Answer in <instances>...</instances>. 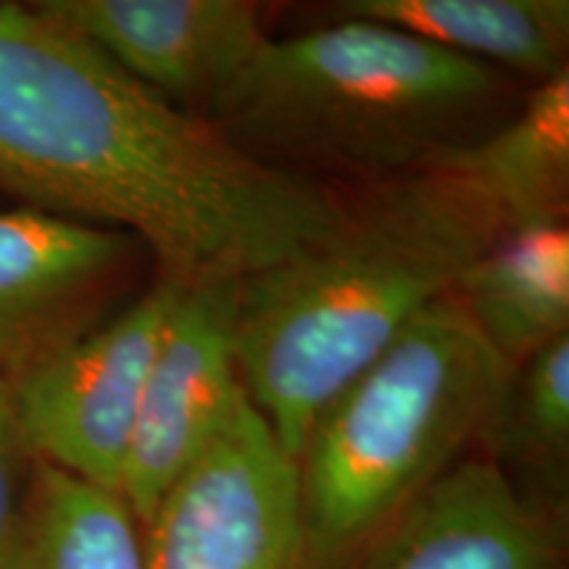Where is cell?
Listing matches in <instances>:
<instances>
[{
  "mask_svg": "<svg viewBox=\"0 0 569 569\" xmlns=\"http://www.w3.org/2000/svg\"><path fill=\"white\" fill-rule=\"evenodd\" d=\"M338 19H365L543 82L567 69V0H343Z\"/></svg>",
  "mask_w": 569,
  "mask_h": 569,
  "instance_id": "obj_12",
  "label": "cell"
},
{
  "mask_svg": "<svg viewBox=\"0 0 569 569\" xmlns=\"http://www.w3.org/2000/svg\"><path fill=\"white\" fill-rule=\"evenodd\" d=\"M234 284L180 288L163 327L119 480L140 528L246 398L232 336Z\"/></svg>",
  "mask_w": 569,
  "mask_h": 569,
  "instance_id": "obj_7",
  "label": "cell"
},
{
  "mask_svg": "<svg viewBox=\"0 0 569 569\" xmlns=\"http://www.w3.org/2000/svg\"><path fill=\"white\" fill-rule=\"evenodd\" d=\"M32 457L27 451L13 407L11 380L0 372V569H6L24 509L27 486L32 475Z\"/></svg>",
  "mask_w": 569,
  "mask_h": 569,
  "instance_id": "obj_16",
  "label": "cell"
},
{
  "mask_svg": "<svg viewBox=\"0 0 569 569\" xmlns=\"http://www.w3.org/2000/svg\"><path fill=\"white\" fill-rule=\"evenodd\" d=\"M480 446L501 469H532L557 486L569 457V332L511 369Z\"/></svg>",
  "mask_w": 569,
  "mask_h": 569,
  "instance_id": "obj_15",
  "label": "cell"
},
{
  "mask_svg": "<svg viewBox=\"0 0 569 569\" xmlns=\"http://www.w3.org/2000/svg\"><path fill=\"white\" fill-rule=\"evenodd\" d=\"M32 6L174 106L209 109L269 38L261 6L251 0H42Z\"/></svg>",
  "mask_w": 569,
  "mask_h": 569,
  "instance_id": "obj_8",
  "label": "cell"
},
{
  "mask_svg": "<svg viewBox=\"0 0 569 569\" xmlns=\"http://www.w3.org/2000/svg\"><path fill=\"white\" fill-rule=\"evenodd\" d=\"M6 569H142V528L119 493L34 461Z\"/></svg>",
  "mask_w": 569,
  "mask_h": 569,
  "instance_id": "obj_14",
  "label": "cell"
},
{
  "mask_svg": "<svg viewBox=\"0 0 569 569\" xmlns=\"http://www.w3.org/2000/svg\"><path fill=\"white\" fill-rule=\"evenodd\" d=\"M498 69L365 19L267 38L209 122L253 159L386 182L480 140Z\"/></svg>",
  "mask_w": 569,
  "mask_h": 569,
  "instance_id": "obj_3",
  "label": "cell"
},
{
  "mask_svg": "<svg viewBox=\"0 0 569 569\" xmlns=\"http://www.w3.org/2000/svg\"><path fill=\"white\" fill-rule=\"evenodd\" d=\"M0 190L124 232L174 288L234 284L325 238L346 201L253 159L34 6H0Z\"/></svg>",
  "mask_w": 569,
  "mask_h": 569,
  "instance_id": "obj_1",
  "label": "cell"
},
{
  "mask_svg": "<svg viewBox=\"0 0 569 569\" xmlns=\"http://www.w3.org/2000/svg\"><path fill=\"white\" fill-rule=\"evenodd\" d=\"M440 161L478 184L507 227L567 219L569 69L538 82L509 122Z\"/></svg>",
  "mask_w": 569,
  "mask_h": 569,
  "instance_id": "obj_13",
  "label": "cell"
},
{
  "mask_svg": "<svg viewBox=\"0 0 569 569\" xmlns=\"http://www.w3.org/2000/svg\"><path fill=\"white\" fill-rule=\"evenodd\" d=\"M132 243L124 232L30 206L0 209V372L101 322Z\"/></svg>",
  "mask_w": 569,
  "mask_h": 569,
  "instance_id": "obj_9",
  "label": "cell"
},
{
  "mask_svg": "<svg viewBox=\"0 0 569 569\" xmlns=\"http://www.w3.org/2000/svg\"><path fill=\"white\" fill-rule=\"evenodd\" d=\"M503 230L478 184L438 161L372 182L336 230L234 284L240 380L290 457L319 409Z\"/></svg>",
  "mask_w": 569,
  "mask_h": 569,
  "instance_id": "obj_2",
  "label": "cell"
},
{
  "mask_svg": "<svg viewBox=\"0 0 569 569\" xmlns=\"http://www.w3.org/2000/svg\"><path fill=\"white\" fill-rule=\"evenodd\" d=\"M451 296L511 369L567 336V219L507 227L459 274Z\"/></svg>",
  "mask_w": 569,
  "mask_h": 569,
  "instance_id": "obj_11",
  "label": "cell"
},
{
  "mask_svg": "<svg viewBox=\"0 0 569 569\" xmlns=\"http://www.w3.org/2000/svg\"><path fill=\"white\" fill-rule=\"evenodd\" d=\"M177 293L156 280L138 301L9 375L32 461L119 493L142 382Z\"/></svg>",
  "mask_w": 569,
  "mask_h": 569,
  "instance_id": "obj_5",
  "label": "cell"
},
{
  "mask_svg": "<svg viewBox=\"0 0 569 569\" xmlns=\"http://www.w3.org/2000/svg\"><path fill=\"white\" fill-rule=\"evenodd\" d=\"M511 367L448 293L319 409L296 457L306 567L353 569L480 443Z\"/></svg>",
  "mask_w": 569,
  "mask_h": 569,
  "instance_id": "obj_4",
  "label": "cell"
},
{
  "mask_svg": "<svg viewBox=\"0 0 569 569\" xmlns=\"http://www.w3.org/2000/svg\"><path fill=\"white\" fill-rule=\"evenodd\" d=\"M543 503L488 457H465L419 493L353 569H559Z\"/></svg>",
  "mask_w": 569,
  "mask_h": 569,
  "instance_id": "obj_10",
  "label": "cell"
},
{
  "mask_svg": "<svg viewBox=\"0 0 569 569\" xmlns=\"http://www.w3.org/2000/svg\"><path fill=\"white\" fill-rule=\"evenodd\" d=\"M142 569H309L296 459L248 396L142 528Z\"/></svg>",
  "mask_w": 569,
  "mask_h": 569,
  "instance_id": "obj_6",
  "label": "cell"
}]
</instances>
